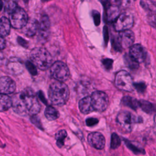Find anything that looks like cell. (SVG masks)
Wrapping results in <instances>:
<instances>
[{
    "mask_svg": "<svg viewBox=\"0 0 156 156\" xmlns=\"http://www.w3.org/2000/svg\"><path fill=\"white\" fill-rule=\"evenodd\" d=\"M11 99L12 107L13 111L19 115H36L40 112V103L30 88H27L15 94Z\"/></svg>",
    "mask_w": 156,
    "mask_h": 156,
    "instance_id": "6da1fadb",
    "label": "cell"
},
{
    "mask_svg": "<svg viewBox=\"0 0 156 156\" xmlns=\"http://www.w3.org/2000/svg\"><path fill=\"white\" fill-rule=\"evenodd\" d=\"M48 95L52 104L62 106L67 102L69 96V90L63 82L57 80L50 85Z\"/></svg>",
    "mask_w": 156,
    "mask_h": 156,
    "instance_id": "7a4b0ae2",
    "label": "cell"
},
{
    "mask_svg": "<svg viewBox=\"0 0 156 156\" xmlns=\"http://www.w3.org/2000/svg\"><path fill=\"white\" fill-rule=\"evenodd\" d=\"M30 58L32 63L41 70L48 69L52 64L51 54L43 48H35L32 49Z\"/></svg>",
    "mask_w": 156,
    "mask_h": 156,
    "instance_id": "3957f363",
    "label": "cell"
},
{
    "mask_svg": "<svg viewBox=\"0 0 156 156\" xmlns=\"http://www.w3.org/2000/svg\"><path fill=\"white\" fill-rule=\"evenodd\" d=\"M115 85L120 90L132 91L134 88V83L130 74L124 70L116 73L115 79Z\"/></svg>",
    "mask_w": 156,
    "mask_h": 156,
    "instance_id": "277c9868",
    "label": "cell"
},
{
    "mask_svg": "<svg viewBox=\"0 0 156 156\" xmlns=\"http://www.w3.org/2000/svg\"><path fill=\"white\" fill-rule=\"evenodd\" d=\"M50 74L56 80L64 82L69 77V70L68 66L62 61H57L50 67Z\"/></svg>",
    "mask_w": 156,
    "mask_h": 156,
    "instance_id": "5b68a950",
    "label": "cell"
},
{
    "mask_svg": "<svg viewBox=\"0 0 156 156\" xmlns=\"http://www.w3.org/2000/svg\"><path fill=\"white\" fill-rule=\"evenodd\" d=\"M90 96L94 111L102 112L107 109L108 105V98L105 93L94 91Z\"/></svg>",
    "mask_w": 156,
    "mask_h": 156,
    "instance_id": "8992f818",
    "label": "cell"
},
{
    "mask_svg": "<svg viewBox=\"0 0 156 156\" xmlns=\"http://www.w3.org/2000/svg\"><path fill=\"white\" fill-rule=\"evenodd\" d=\"M28 16L25 10L17 7L10 13V23L11 26L17 29H22L28 21Z\"/></svg>",
    "mask_w": 156,
    "mask_h": 156,
    "instance_id": "52a82bcc",
    "label": "cell"
},
{
    "mask_svg": "<svg viewBox=\"0 0 156 156\" xmlns=\"http://www.w3.org/2000/svg\"><path fill=\"white\" fill-rule=\"evenodd\" d=\"M137 119L130 112L122 111L116 116V122L118 125L125 132H130L133 127V125L136 122Z\"/></svg>",
    "mask_w": 156,
    "mask_h": 156,
    "instance_id": "ba28073f",
    "label": "cell"
},
{
    "mask_svg": "<svg viewBox=\"0 0 156 156\" xmlns=\"http://www.w3.org/2000/svg\"><path fill=\"white\" fill-rule=\"evenodd\" d=\"M133 16L129 12L123 13L114 21L115 29L118 32L129 30L133 24Z\"/></svg>",
    "mask_w": 156,
    "mask_h": 156,
    "instance_id": "9c48e42d",
    "label": "cell"
},
{
    "mask_svg": "<svg viewBox=\"0 0 156 156\" xmlns=\"http://www.w3.org/2000/svg\"><path fill=\"white\" fill-rule=\"evenodd\" d=\"M135 35L133 32L130 30H126L119 32L117 41L122 49L130 48L133 45Z\"/></svg>",
    "mask_w": 156,
    "mask_h": 156,
    "instance_id": "30bf717a",
    "label": "cell"
},
{
    "mask_svg": "<svg viewBox=\"0 0 156 156\" xmlns=\"http://www.w3.org/2000/svg\"><path fill=\"white\" fill-rule=\"evenodd\" d=\"M87 141L91 146L96 149L101 150L105 147V138L104 135L99 132H92L89 133L87 137Z\"/></svg>",
    "mask_w": 156,
    "mask_h": 156,
    "instance_id": "8fae6325",
    "label": "cell"
},
{
    "mask_svg": "<svg viewBox=\"0 0 156 156\" xmlns=\"http://www.w3.org/2000/svg\"><path fill=\"white\" fill-rule=\"evenodd\" d=\"M16 89L15 81L10 77L4 76L0 77V94H10Z\"/></svg>",
    "mask_w": 156,
    "mask_h": 156,
    "instance_id": "7c38bea8",
    "label": "cell"
},
{
    "mask_svg": "<svg viewBox=\"0 0 156 156\" xmlns=\"http://www.w3.org/2000/svg\"><path fill=\"white\" fill-rule=\"evenodd\" d=\"M129 55L138 63H142L146 58V51L140 44H133L130 47Z\"/></svg>",
    "mask_w": 156,
    "mask_h": 156,
    "instance_id": "4fadbf2b",
    "label": "cell"
},
{
    "mask_svg": "<svg viewBox=\"0 0 156 156\" xmlns=\"http://www.w3.org/2000/svg\"><path fill=\"white\" fill-rule=\"evenodd\" d=\"M50 20L46 15H43L39 22L38 31L42 40H46L49 36L50 29Z\"/></svg>",
    "mask_w": 156,
    "mask_h": 156,
    "instance_id": "5bb4252c",
    "label": "cell"
},
{
    "mask_svg": "<svg viewBox=\"0 0 156 156\" xmlns=\"http://www.w3.org/2000/svg\"><path fill=\"white\" fill-rule=\"evenodd\" d=\"M38 28L39 22H38L36 20H32L30 21L28 20L27 24L22 29H23V32L26 35L32 37L34 35L38 30Z\"/></svg>",
    "mask_w": 156,
    "mask_h": 156,
    "instance_id": "9a60e30c",
    "label": "cell"
},
{
    "mask_svg": "<svg viewBox=\"0 0 156 156\" xmlns=\"http://www.w3.org/2000/svg\"><path fill=\"white\" fill-rule=\"evenodd\" d=\"M79 108L80 112L83 114H88L94 112L90 96L84 97L79 101Z\"/></svg>",
    "mask_w": 156,
    "mask_h": 156,
    "instance_id": "2e32d148",
    "label": "cell"
},
{
    "mask_svg": "<svg viewBox=\"0 0 156 156\" xmlns=\"http://www.w3.org/2000/svg\"><path fill=\"white\" fill-rule=\"evenodd\" d=\"M105 10V19L109 22L113 21L118 16L119 9L117 5H110Z\"/></svg>",
    "mask_w": 156,
    "mask_h": 156,
    "instance_id": "e0dca14e",
    "label": "cell"
},
{
    "mask_svg": "<svg viewBox=\"0 0 156 156\" xmlns=\"http://www.w3.org/2000/svg\"><path fill=\"white\" fill-rule=\"evenodd\" d=\"M10 27L9 20L4 16L1 17L0 18V36L3 37L7 36L10 33Z\"/></svg>",
    "mask_w": 156,
    "mask_h": 156,
    "instance_id": "ac0fdd59",
    "label": "cell"
},
{
    "mask_svg": "<svg viewBox=\"0 0 156 156\" xmlns=\"http://www.w3.org/2000/svg\"><path fill=\"white\" fill-rule=\"evenodd\" d=\"M12 107V99L7 94H0V112L8 110Z\"/></svg>",
    "mask_w": 156,
    "mask_h": 156,
    "instance_id": "d6986e66",
    "label": "cell"
},
{
    "mask_svg": "<svg viewBox=\"0 0 156 156\" xmlns=\"http://www.w3.org/2000/svg\"><path fill=\"white\" fill-rule=\"evenodd\" d=\"M138 104L139 107L147 113L151 114L156 112V106L149 101L140 100L138 101Z\"/></svg>",
    "mask_w": 156,
    "mask_h": 156,
    "instance_id": "ffe728a7",
    "label": "cell"
},
{
    "mask_svg": "<svg viewBox=\"0 0 156 156\" xmlns=\"http://www.w3.org/2000/svg\"><path fill=\"white\" fill-rule=\"evenodd\" d=\"M122 104L133 110H136L139 107L138 101L130 96H124L121 100Z\"/></svg>",
    "mask_w": 156,
    "mask_h": 156,
    "instance_id": "44dd1931",
    "label": "cell"
},
{
    "mask_svg": "<svg viewBox=\"0 0 156 156\" xmlns=\"http://www.w3.org/2000/svg\"><path fill=\"white\" fill-rule=\"evenodd\" d=\"M45 117L49 121H54L59 117L58 112L52 106L48 105L44 110Z\"/></svg>",
    "mask_w": 156,
    "mask_h": 156,
    "instance_id": "7402d4cb",
    "label": "cell"
},
{
    "mask_svg": "<svg viewBox=\"0 0 156 156\" xmlns=\"http://www.w3.org/2000/svg\"><path fill=\"white\" fill-rule=\"evenodd\" d=\"M8 69L13 74H18L23 72V68L21 63L18 61H12L8 63Z\"/></svg>",
    "mask_w": 156,
    "mask_h": 156,
    "instance_id": "603a6c76",
    "label": "cell"
},
{
    "mask_svg": "<svg viewBox=\"0 0 156 156\" xmlns=\"http://www.w3.org/2000/svg\"><path fill=\"white\" fill-rule=\"evenodd\" d=\"M67 136V132L65 130H60L55 134L56 144L58 147H62L64 145L65 140Z\"/></svg>",
    "mask_w": 156,
    "mask_h": 156,
    "instance_id": "cb8c5ba5",
    "label": "cell"
},
{
    "mask_svg": "<svg viewBox=\"0 0 156 156\" xmlns=\"http://www.w3.org/2000/svg\"><path fill=\"white\" fill-rule=\"evenodd\" d=\"M124 62L126 65L132 69H136L138 68L139 63L135 60L132 57L130 56L129 54H126L124 56Z\"/></svg>",
    "mask_w": 156,
    "mask_h": 156,
    "instance_id": "d4e9b609",
    "label": "cell"
},
{
    "mask_svg": "<svg viewBox=\"0 0 156 156\" xmlns=\"http://www.w3.org/2000/svg\"><path fill=\"white\" fill-rule=\"evenodd\" d=\"M124 141H125V143H126V146H127V147L129 149H130L135 154H143L144 153V151L143 150V149L138 147L136 144H134L133 143H132V142H130L127 140H124Z\"/></svg>",
    "mask_w": 156,
    "mask_h": 156,
    "instance_id": "484cf974",
    "label": "cell"
},
{
    "mask_svg": "<svg viewBox=\"0 0 156 156\" xmlns=\"http://www.w3.org/2000/svg\"><path fill=\"white\" fill-rule=\"evenodd\" d=\"M121 144V140L116 133H113L111 136L110 147L113 149H117Z\"/></svg>",
    "mask_w": 156,
    "mask_h": 156,
    "instance_id": "4316f807",
    "label": "cell"
},
{
    "mask_svg": "<svg viewBox=\"0 0 156 156\" xmlns=\"http://www.w3.org/2000/svg\"><path fill=\"white\" fill-rule=\"evenodd\" d=\"M26 66L30 74H32V76H36L37 74V70L36 66L32 63V62L27 61L26 62Z\"/></svg>",
    "mask_w": 156,
    "mask_h": 156,
    "instance_id": "83f0119b",
    "label": "cell"
},
{
    "mask_svg": "<svg viewBox=\"0 0 156 156\" xmlns=\"http://www.w3.org/2000/svg\"><path fill=\"white\" fill-rule=\"evenodd\" d=\"M18 7L17 4L16 3L15 1L10 0L7 3L5 6V10L6 11L10 14L12 12H13L16 7Z\"/></svg>",
    "mask_w": 156,
    "mask_h": 156,
    "instance_id": "f1b7e54d",
    "label": "cell"
},
{
    "mask_svg": "<svg viewBox=\"0 0 156 156\" xmlns=\"http://www.w3.org/2000/svg\"><path fill=\"white\" fill-rule=\"evenodd\" d=\"M30 120H31V122L34 124L37 127L42 129V126H41V123L40 122V118H38L37 116L35 115H32V116L30 118Z\"/></svg>",
    "mask_w": 156,
    "mask_h": 156,
    "instance_id": "f546056e",
    "label": "cell"
},
{
    "mask_svg": "<svg viewBox=\"0 0 156 156\" xmlns=\"http://www.w3.org/2000/svg\"><path fill=\"white\" fill-rule=\"evenodd\" d=\"M93 17L95 25L98 26L101 22V16L99 13L96 10H94L93 12Z\"/></svg>",
    "mask_w": 156,
    "mask_h": 156,
    "instance_id": "4dcf8cb0",
    "label": "cell"
},
{
    "mask_svg": "<svg viewBox=\"0 0 156 156\" xmlns=\"http://www.w3.org/2000/svg\"><path fill=\"white\" fill-rule=\"evenodd\" d=\"M102 63L107 69H110L112 67L113 60L110 58H105L102 60Z\"/></svg>",
    "mask_w": 156,
    "mask_h": 156,
    "instance_id": "1f68e13d",
    "label": "cell"
},
{
    "mask_svg": "<svg viewBox=\"0 0 156 156\" xmlns=\"http://www.w3.org/2000/svg\"><path fill=\"white\" fill-rule=\"evenodd\" d=\"M134 87L138 90V92H144L146 89V85L143 82H138L134 83Z\"/></svg>",
    "mask_w": 156,
    "mask_h": 156,
    "instance_id": "d6a6232c",
    "label": "cell"
},
{
    "mask_svg": "<svg viewBox=\"0 0 156 156\" xmlns=\"http://www.w3.org/2000/svg\"><path fill=\"white\" fill-rule=\"evenodd\" d=\"M99 122L98 119L96 118H88L86 120V124L88 126H93L98 124Z\"/></svg>",
    "mask_w": 156,
    "mask_h": 156,
    "instance_id": "836d02e7",
    "label": "cell"
},
{
    "mask_svg": "<svg viewBox=\"0 0 156 156\" xmlns=\"http://www.w3.org/2000/svg\"><path fill=\"white\" fill-rule=\"evenodd\" d=\"M17 41L19 43V44L21 45L22 46L24 47V48H27L28 46V43L26 40H25L24 39H23V38L20 37H18V39H17Z\"/></svg>",
    "mask_w": 156,
    "mask_h": 156,
    "instance_id": "e575fe53",
    "label": "cell"
},
{
    "mask_svg": "<svg viewBox=\"0 0 156 156\" xmlns=\"http://www.w3.org/2000/svg\"><path fill=\"white\" fill-rule=\"evenodd\" d=\"M101 3L102 4L104 5V9H107L110 5V0H99Z\"/></svg>",
    "mask_w": 156,
    "mask_h": 156,
    "instance_id": "d590c367",
    "label": "cell"
},
{
    "mask_svg": "<svg viewBox=\"0 0 156 156\" xmlns=\"http://www.w3.org/2000/svg\"><path fill=\"white\" fill-rule=\"evenodd\" d=\"M5 47V40L4 37L0 36V50L3 49Z\"/></svg>",
    "mask_w": 156,
    "mask_h": 156,
    "instance_id": "8d00e7d4",
    "label": "cell"
},
{
    "mask_svg": "<svg viewBox=\"0 0 156 156\" xmlns=\"http://www.w3.org/2000/svg\"><path fill=\"white\" fill-rule=\"evenodd\" d=\"M38 98L41 99V101H42L43 102H44V103H45V104H47V101H46V99L44 98V95H43L42 91H40L38 92Z\"/></svg>",
    "mask_w": 156,
    "mask_h": 156,
    "instance_id": "74e56055",
    "label": "cell"
},
{
    "mask_svg": "<svg viewBox=\"0 0 156 156\" xmlns=\"http://www.w3.org/2000/svg\"><path fill=\"white\" fill-rule=\"evenodd\" d=\"M104 40L105 41V43H107V41H108V30H107V27H104Z\"/></svg>",
    "mask_w": 156,
    "mask_h": 156,
    "instance_id": "f35d334b",
    "label": "cell"
},
{
    "mask_svg": "<svg viewBox=\"0 0 156 156\" xmlns=\"http://www.w3.org/2000/svg\"><path fill=\"white\" fill-rule=\"evenodd\" d=\"M114 2L116 4V5L118 6V5H121L123 3L124 0H114Z\"/></svg>",
    "mask_w": 156,
    "mask_h": 156,
    "instance_id": "ab89813d",
    "label": "cell"
},
{
    "mask_svg": "<svg viewBox=\"0 0 156 156\" xmlns=\"http://www.w3.org/2000/svg\"><path fill=\"white\" fill-rule=\"evenodd\" d=\"M3 59H4V55H3V54L0 51V62H2Z\"/></svg>",
    "mask_w": 156,
    "mask_h": 156,
    "instance_id": "60d3db41",
    "label": "cell"
},
{
    "mask_svg": "<svg viewBox=\"0 0 156 156\" xmlns=\"http://www.w3.org/2000/svg\"><path fill=\"white\" fill-rule=\"evenodd\" d=\"M2 7H3V2L1 0H0V11L2 10Z\"/></svg>",
    "mask_w": 156,
    "mask_h": 156,
    "instance_id": "b9f144b4",
    "label": "cell"
},
{
    "mask_svg": "<svg viewBox=\"0 0 156 156\" xmlns=\"http://www.w3.org/2000/svg\"><path fill=\"white\" fill-rule=\"evenodd\" d=\"M154 120H155V122L156 123V115H155V117H154Z\"/></svg>",
    "mask_w": 156,
    "mask_h": 156,
    "instance_id": "7bdbcfd3",
    "label": "cell"
},
{
    "mask_svg": "<svg viewBox=\"0 0 156 156\" xmlns=\"http://www.w3.org/2000/svg\"><path fill=\"white\" fill-rule=\"evenodd\" d=\"M51 1V0H43V1H44V2H46V1Z\"/></svg>",
    "mask_w": 156,
    "mask_h": 156,
    "instance_id": "ee69618b",
    "label": "cell"
},
{
    "mask_svg": "<svg viewBox=\"0 0 156 156\" xmlns=\"http://www.w3.org/2000/svg\"><path fill=\"white\" fill-rule=\"evenodd\" d=\"M23 1H24V2H28V1H29V0H23Z\"/></svg>",
    "mask_w": 156,
    "mask_h": 156,
    "instance_id": "f6af8a7d",
    "label": "cell"
},
{
    "mask_svg": "<svg viewBox=\"0 0 156 156\" xmlns=\"http://www.w3.org/2000/svg\"><path fill=\"white\" fill-rule=\"evenodd\" d=\"M154 13L156 15V9L155 10V11H154Z\"/></svg>",
    "mask_w": 156,
    "mask_h": 156,
    "instance_id": "bcb514c9",
    "label": "cell"
}]
</instances>
